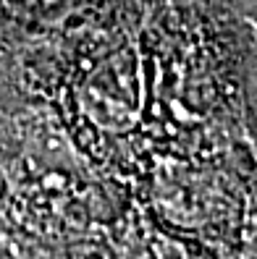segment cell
<instances>
[{
  "label": "cell",
  "mask_w": 257,
  "mask_h": 259,
  "mask_svg": "<svg viewBox=\"0 0 257 259\" xmlns=\"http://www.w3.org/2000/svg\"><path fill=\"white\" fill-rule=\"evenodd\" d=\"M82 105L95 123L121 131L129 128L139 115L142 87H139V63L131 50L111 55L87 76L82 89Z\"/></svg>",
  "instance_id": "1"
},
{
  "label": "cell",
  "mask_w": 257,
  "mask_h": 259,
  "mask_svg": "<svg viewBox=\"0 0 257 259\" xmlns=\"http://www.w3.org/2000/svg\"><path fill=\"white\" fill-rule=\"evenodd\" d=\"M6 3L24 16H48L53 8L60 6V0H6Z\"/></svg>",
  "instance_id": "2"
}]
</instances>
